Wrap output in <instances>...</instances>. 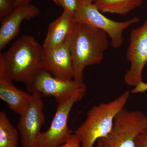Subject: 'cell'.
Masks as SVG:
<instances>
[{
  "mask_svg": "<svg viewBox=\"0 0 147 147\" xmlns=\"http://www.w3.org/2000/svg\"><path fill=\"white\" fill-rule=\"evenodd\" d=\"M108 36L102 30L76 22L68 39L74 80L84 82L86 67L102 61L108 48Z\"/></svg>",
  "mask_w": 147,
  "mask_h": 147,
  "instance_id": "obj_1",
  "label": "cell"
},
{
  "mask_svg": "<svg viewBox=\"0 0 147 147\" xmlns=\"http://www.w3.org/2000/svg\"><path fill=\"white\" fill-rule=\"evenodd\" d=\"M43 47L31 35H25L7 51L0 54V61L12 81L28 84L41 69Z\"/></svg>",
  "mask_w": 147,
  "mask_h": 147,
  "instance_id": "obj_2",
  "label": "cell"
},
{
  "mask_svg": "<svg viewBox=\"0 0 147 147\" xmlns=\"http://www.w3.org/2000/svg\"><path fill=\"white\" fill-rule=\"evenodd\" d=\"M129 96V92L125 91L112 101L91 108L86 120L74 132L81 147H95L96 142L110 133L116 115L124 109Z\"/></svg>",
  "mask_w": 147,
  "mask_h": 147,
  "instance_id": "obj_3",
  "label": "cell"
},
{
  "mask_svg": "<svg viewBox=\"0 0 147 147\" xmlns=\"http://www.w3.org/2000/svg\"><path fill=\"white\" fill-rule=\"evenodd\" d=\"M147 127V115L140 111L123 109L116 115L112 130L97 140L100 147H135L139 133Z\"/></svg>",
  "mask_w": 147,
  "mask_h": 147,
  "instance_id": "obj_4",
  "label": "cell"
},
{
  "mask_svg": "<svg viewBox=\"0 0 147 147\" xmlns=\"http://www.w3.org/2000/svg\"><path fill=\"white\" fill-rule=\"evenodd\" d=\"M74 16L76 22L105 32L111 38L112 46L116 49L120 47L123 43L124 31L140 21V19L136 16L123 22L113 21L104 16L94 3H84L79 0Z\"/></svg>",
  "mask_w": 147,
  "mask_h": 147,
  "instance_id": "obj_5",
  "label": "cell"
},
{
  "mask_svg": "<svg viewBox=\"0 0 147 147\" xmlns=\"http://www.w3.org/2000/svg\"><path fill=\"white\" fill-rule=\"evenodd\" d=\"M27 89L30 94L37 92L42 96H53L57 103L87 90L84 82L58 79L44 68L27 84Z\"/></svg>",
  "mask_w": 147,
  "mask_h": 147,
  "instance_id": "obj_6",
  "label": "cell"
},
{
  "mask_svg": "<svg viewBox=\"0 0 147 147\" xmlns=\"http://www.w3.org/2000/svg\"><path fill=\"white\" fill-rule=\"evenodd\" d=\"M86 92H79L68 100L57 103L50 127L47 131L40 133L38 138V147L59 146L70 139L73 134L67 123L69 113L74 105L83 98Z\"/></svg>",
  "mask_w": 147,
  "mask_h": 147,
  "instance_id": "obj_7",
  "label": "cell"
},
{
  "mask_svg": "<svg viewBox=\"0 0 147 147\" xmlns=\"http://www.w3.org/2000/svg\"><path fill=\"white\" fill-rule=\"evenodd\" d=\"M126 58L130 67L125 72L124 80L128 86L135 87L142 82V72L147 63V19L130 33Z\"/></svg>",
  "mask_w": 147,
  "mask_h": 147,
  "instance_id": "obj_8",
  "label": "cell"
},
{
  "mask_svg": "<svg viewBox=\"0 0 147 147\" xmlns=\"http://www.w3.org/2000/svg\"><path fill=\"white\" fill-rule=\"evenodd\" d=\"M31 94L30 102L20 115L17 126L22 147H38V138L45 122L42 95L37 92Z\"/></svg>",
  "mask_w": 147,
  "mask_h": 147,
  "instance_id": "obj_9",
  "label": "cell"
},
{
  "mask_svg": "<svg viewBox=\"0 0 147 147\" xmlns=\"http://www.w3.org/2000/svg\"><path fill=\"white\" fill-rule=\"evenodd\" d=\"M42 62L43 68L56 78L62 80L74 79L73 61L68 40L57 47L43 48Z\"/></svg>",
  "mask_w": 147,
  "mask_h": 147,
  "instance_id": "obj_10",
  "label": "cell"
},
{
  "mask_svg": "<svg viewBox=\"0 0 147 147\" xmlns=\"http://www.w3.org/2000/svg\"><path fill=\"white\" fill-rule=\"evenodd\" d=\"M39 13L38 7L28 3L16 7L3 18L0 28V50H2L17 35L23 21L36 17Z\"/></svg>",
  "mask_w": 147,
  "mask_h": 147,
  "instance_id": "obj_11",
  "label": "cell"
},
{
  "mask_svg": "<svg viewBox=\"0 0 147 147\" xmlns=\"http://www.w3.org/2000/svg\"><path fill=\"white\" fill-rule=\"evenodd\" d=\"M12 81L0 61V98L10 110L20 115L30 102L32 94L16 88Z\"/></svg>",
  "mask_w": 147,
  "mask_h": 147,
  "instance_id": "obj_12",
  "label": "cell"
},
{
  "mask_svg": "<svg viewBox=\"0 0 147 147\" xmlns=\"http://www.w3.org/2000/svg\"><path fill=\"white\" fill-rule=\"evenodd\" d=\"M76 21L73 14L67 11L50 24L42 47L54 48L63 44L71 35Z\"/></svg>",
  "mask_w": 147,
  "mask_h": 147,
  "instance_id": "obj_13",
  "label": "cell"
},
{
  "mask_svg": "<svg viewBox=\"0 0 147 147\" xmlns=\"http://www.w3.org/2000/svg\"><path fill=\"white\" fill-rule=\"evenodd\" d=\"M101 13L124 15L143 3V0H97L94 3Z\"/></svg>",
  "mask_w": 147,
  "mask_h": 147,
  "instance_id": "obj_14",
  "label": "cell"
},
{
  "mask_svg": "<svg viewBox=\"0 0 147 147\" xmlns=\"http://www.w3.org/2000/svg\"><path fill=\"white\" fill-rule=\"evenodd\" d=\"M18 130L4 112H0V147H17Z\"/></svg>",
  "mask_w": 147,
  "mask_h": 147,
  "instance_id": "obj_15",
  "label": "cell"
},
{
  "mask_svg": "<svg viewBox=\"0 0 147 147\" xmlns=\"http://www.w3.org/2000/svg\"><path fill=\"white\" fill-rule=\"evenodd\" d=\"M57 5L61 7L64 10L67 11L74 15L77 6L78 0H52Z\"/></svg>",
  "mask_w": 147,
  "mask_h": 147,
  "instance_id": "obj_16",
  "label": "cell"
},
{
  "mask_svg": "<svg viewBox=\"0 0 147 147\" xmlns=\"http://www.w3.org/2000/svg\"><path fill=\"white\" fill-rule=\"evenodd\" d=\"M15 9L14 0H0V17L4 18Z\"/></svg>",
  "mask_w": 147,
  "mask_h": 147,
  "instance_id": "obj_17",
  "label": "cell"
},
{
  "mask_svg": "<svg viewBox=\"0 0 147 147\" xmlns=\"http://www.w3.org/2000/svg\"><path fill=\"white\" fill-rule=\"evenodd\" d=\"M135 143V147H147V127L138 134Z\"/></svg>",
  "mask_w": 147,
  "mask_h": 147,
  "instance_id": "obj_18",
  "label": "cell"
},
{
  "mask_svg": "<svg viewBox=\"0 0 147 147\" xmlns=\"http://www.w3.org/2000/svg\"><path fill=\"white\" fill-rule=\"evenodd\" d=\"M55 147H81V143L79 139L74 134L64 144Z\"/></svg>",
  "mask_w": 147,
  "mask_h": 147,
  "instance_id": "obj_19",
  "label": "cell"
},
{
  "mask_svg": "<svg viewBox=\"0 0 147 147\" xmlns=\"http://www.w3.org/2000/svg\"><path fill=\"white\" fill-rule=\"evenodd\" d=\"M31 0H14L15 8L30 3Z\"/></svg>",
  "mask_w": 147,
  "mask_h": 147,
  "instance_id": "obj_20",
  "label": "cell"
},
{
  "mask_svg": "<svg viewBox=\"0 0 147 147\" xmlns=\"http://www.w3.org/2000/svg\"><path fill=\"white\" fill-rule=\"evenodd\" d=\"M139 90L142 92H144L147 90V84L143 82L139 86Z\"/></svg>",
  "mask_w": 147,
  "mask_h": 147,
  "instance_id": "obj_21",
  "label": "cell"
},
{
  "mask_svg": "<svg viewBox=\"0 0 147 147\" xmlns=\"http://www.w3.org/2000/svg\"><path fill=\"white\" fill-rule=\"evenodd\" d=\"M80 1L87 3H93V2H96L97 0H79Z\"/></svg>",
  "mask_w": 147,
  "mask_h": 147,
  "instance_id": "obj_22",
  "label": "cell"
},
{
  "mask_svg": "<svg viewBox=\"0 0 147 147\" xmlns=\"http://www.w3.org/2000/svg\"><path fill=\"white\" fill-rule=\"evenodd\" d=\"M98 147H100V146H98Z\"/></svg>",
  "mask_w": 147,
  "mask_h": 147,
  "instance_id": "obj_23",
  "label": "cell"
}]
</instances>
